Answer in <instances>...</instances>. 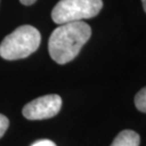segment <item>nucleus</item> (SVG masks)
Returning <instances> with one entry per match:
<instances>
[{"label": "nucleus", "mask_w": 146, "mask_h": 146, "mask_svg": "<svg viewBox=\"0 0 146 146\" xmlns=\"http://www.w3.org/2000/svg\"><path fill=\"white\" fill-rule=\"evenodd\" d=\"M90 37L91 27L84 22L62 24L50 36L48 46L50 56L61 65L69 63L78 55Z\"/></svg>", "instance_id": "1"}, {"label": "nucleus", "mask_w": 146, "mask_h": 146, "mask_svg": "<svg viewBox=\"0 0 146 146\" xmlns=\"http://www.w3.org/2000/svg\"><path fill=\"white\" fill-rule=\"evenodd\" d=\"M41 36L39 31L31 25L17 27L0 43V56L14 61L29 56L39 48Z\"/></svg>", "instance_id": "2"}, {"label": "nucleus", "mask_w": 146, "mask_h": 146, "mask_svg": "<svg viewBox=\"0 0 146 146\" xmlns=\"http://www.w3.org/2000/svg\"><path fill=\"white\" fill-rule=\"evenodd\" d=\"M102 8V0H60L53 8L51 16L54 23L62 25L94 17Z\"/></svg>", "instance_id": "3"}, {"label": "nucleus", "mask_w": 146, "mask_h": 146, "mask_svg": "<svg viewBox=\"0 0 146 146\" xmlns=\"http://www.w3.org/2000/svg\"><path fill=\"white\" fill-rule=\"evenodd\" d=\"M62 107V99L58 94H48L34 100L23 108V116L28 120H42L58 115Z\"/></svg>", "instance_id": "4"}, {"label": "nucleus", "mask_w": 146, "mask_h": 146, "mask_svg": "<svg viewBox=\"0 0 146 146\" xmlns=\"http://www.w3.org/2000/svg\"><path fill=\"white\" fill-rule=\"evenodd\" d=\"M110 146H140V135L135 131L123 130L116 136Z\"/></svg>", "instance_id": "5"}, {"label": "nucleus", "mask_w": 146, "mask_h": 146, "mask_svg": "<svg viewBox=\"0 0 146 146\" xmlns=\"http://www.w3.org/2000/svg\"><path fill=\"white\" fill-rule=\"evenodd\" d=\"M134 104L140 111L146 114V87L137 92L134 98Z\"/></svg>", "instance_id": "6"}, {"label": "nucleus", "mask_w": 146, "mask_h": 146, "mask_svg": "<svg viewBox=\"0 0 146 146\" xmlns=\"http://www.w3.org/2000/svg\"><path fill=\"white\" fill-rule=\"evenodd\" d=\"M8 128H9V119L5 115L0 114V139L3 136Z\"/></svg>", "instance_id": "7"}, {"label": "nucleus", "mask_w": 146, "mask_h": 146, "mask_svg": "<svg viewBox=\"0 0 146 146\" xmlns=\"http://www.w3.org/2000/svg\"><path fill=\"white\" fill-rule=\"evenodd\" d=\"M31 146H56L52 141L50 140H39V141L35 142Z\"/></svg>", "instance_id": "8"}, {"label": "nucleus", "mask_w": 146, "mask_h": 146, "mask_svg": "<svg viewBox=\"0 0 146 146\" xmlns=\"http://www.w3.org/2000/svg\"><path fill=\"white\" fill-rule=\"evenodd\" d=\"M20 1H21L22 5H33V3H35L37 0H20Z\"/></svg>", "instance_id": "9"}, {"label": "nucleus", "mask_w": 146, "mask_h": 146, "mask_svg": "<svg viewBox=\"0 0 146 146\" xmlns=\"http://www.w3.org/2000/svg\"><path fill=\"white\" fill-rule=\"evenodd\" d=\"M142 5H143V8H144V11L146 12V0H142Z\"/></svg>", "instance_id": "10"}]
</instances>
